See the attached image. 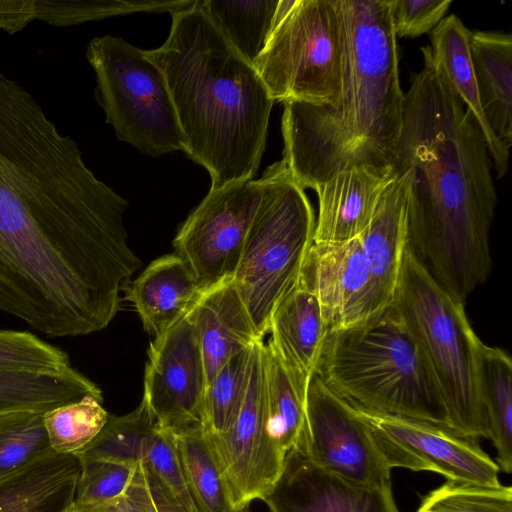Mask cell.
Segmentation results:
<instances>
[{
    "instance_id": "obj_3",
    "label": "cell",
    "mask_w": 512,
    "mask_h": 512,
    "mask_svg": "<svg viewBox=\"0 0 512 512\" xmlns=\"http://www.w3.org/2000/svg\"><path fill=\"white\" fill-rule=\"evenodd\" d=\"M341 28L340 91L334 102L284 103L283 160L303 188L366 169L391 178L404 92L390 0H335Z\"/></svg>"
},
{
    "instance_id": "obj_4",
    "label": "cell",
    "mask_w": 512,
    "mask_h": 512,
    "mask_svg": "<svg viewBox=\"0 0 512 512\" xmlns=\"http://www.w3.org/2000/svg\"><path fill=\"white\" fill-rule=\"evenodd\" d=\"M172 14L166 41L147 50L162 70L186 140V154L211 178L210 190L251 179L265 149L274 100L199 6Z\"/></svg>"
},
{
    "instance_id": "obj_35",
    "label": "cell",
    "mask_w": 512,
    "mask_h": 512,
    "mask_svg": "<svg viewBox=\"0 0 512 512\" xmlns=\"http://www.w3.org/2000/svg\"><path fill=\"white\" fill-rule=\"evenodd\" d=\"M416 512H512V487L447 480L421 499Z\"/></svg>"
},
{
    "instance_id": "obj_2",
    "label": "cell",
    "mask_w": 512,
    "mask_h": 512,
    "mask_svg": "<svg viewBox=\"0 0 512 512\" xmlns=\"http://www.w3.org/2000/svg\"><path fill=\"white\" fill-rule=\"evenodd\" d=\"M124 213L61 207L0 187V311L49 337L105 329L141 266Z\"/></svg>"
},
{
    "instance_id": "obj_34",
    "label": "cell",
    "mask_w": 512,
    "mask_h": 512,
    "mask_svg": "<svg viewBox=\"0 0 512 512\" xmlns=\"http://www.w3.org/2000/svg\"><path fill=\"white\" fill-rule=\"evenodd\" d=\"M73 369L69 355L35 334L0 330V371L62 374Z\"/></svg>"
},
{
    "instance_id": "obj_27",
    "label": "cell",
    "mask_w": 512,
    "mask_h": 512,
    "mask_svg": "<svg viewBox=\"0 0 512 512\" xmlns=\"http://www.w3.org/2000/svg\"><path fill=\"white\" fill-rule=\"evenodd\" d=\"M263 391L268 432L287 455L296 447L304 426L307 393L298 387L269 342L263 345Z\"/></svg>"
},
{
    "instance_id": "obj_17",
    "label": "cell",
    "mask_w": 512,
    "mask_h": 512,
    "mask_svg": "<svg viewBox=\"0 0 512 512\" xmlns=\"http://www.w3.org/2000/svg\"><path fill=\"white\" fill-rule=\"evenodd\" d=\"M268 341L298 387L308 392L324 351L329 328L303 270L297 283L273 311Z\"/></svg>"
},
{
    "instance_id": "obj_20",
    "label": "cell",
    "mask_w": 512,
    "mask_h": 512,
    "mask_svg": "<svg viewBox=\"0 0 512 512\" xmlns=\"http://www.w3.org/2000/svg\"><path fill=\"white\" fill-rule=\"evenodd\" d=\"M392 177H379L366 169H350L317 186L314 190L318 215L313 243L359 237L370 223Z\"/></svg>"
},
{
    "instance_id": "obj_23",
    "label": "cell",
    "mask_w": 512,
    "mask_h": 512,
    "mask_svg": "<svg viewBox=\"0 0 512 512\" xmlns=\"http://www.w3.org/2000/svg\"><path fill=\"white\" fill-rule=\"evenodd\" d=\"M471 31L461 19L451 14L441 20L431 34V45L425 49L434 66L477 120L494 161L498 178L508 170L509 150L490 130L481 107L470 53Z\"/></svg>"
},
{
    "instance_id": "obj_39",
    "label": "cell",
    "mask_w": 512,
    "mask_h": 512,
    "mask_svg": "<svg viewBox=\"0 0 512 512\" xmlns=\"http://www.w3.org/2000/svg\"><path fill=\"white\" fill-rule=\"evenodd\" d=\"M238 512H251V510H250V508H249V506H248V507H245V508L241 509V510H240V511H238Z\"/></svg>"
},
{
    "instance_id": "obj_37",
    "label": "cell",
    "mask_w": 512,
    "mask_h": 512,
    "mask_svg": "<svg viewBox=\"0 0 512 512\" xmlns=\"http://www.w3.org/2000/svg\"><path fill=\"white\" fill-rule=\"evenodd\" d=\"M451 4L452 0H390L396 37L414 38L433 31Z\"/></svg>"
},
{
    "instance_id": "obj_6",
    "label": "cell",
    "mask_w": 512,
    "mask_h": 512,
    "mask_svg": "<svg viewBox=\"0 0 512 512\" xmlns=\"http://www.w3.org/2000/svg\"><path fill=\"white\" fill-rule=\"evenodd\" d=\"M391 305L416 338L438 385L455 433L488 438L478 377L481 340L464 303L451 296L407 247Z\"/></svg>"
},
{
    "instance_id": "obj_26",
    "label": "cell",
    "mask_w": 512,
    "mask_h": 512,
    "mask_svg": "<svg viewBox=\"0 0 512 512\" xmlns=\"http://www.w3.org/2000/svg\"><path fill=\"white\" fill-rule=\"evenodd\" d=\"M478 377L485 409L489 439L497 451V465L512 472V361L503 349L478 347Z\"/></svg>"
},
{
    "instance_id": "obj_33",
    "label": "cell",
    "mask_w": 512,
    "mask_h": 512,
    "mask_svg": "<svg viewBox=\"0 0 512 512\" xmlns=\"http://www.w3.org/2000/svg\"><path fill=\"white\" fill-rule=\"evenodd\" d=\"M41 412L0 415V478L52 452Z\"/></svg>"
},
{
    "instance_id": "obj_16",
    "label": "cell",
    "mask_w": 512,
    "mask_h": 512,
    "mask_svg": "<svg viewBox=\"0 0 512 512\" xmlns=\"http://www.w3.org/2000/svg\"><path fill=\"white\" fill-rule=\"evenodd\" d=\"M270 512H400L392 489L346 481L291 449L275 484L263 499Z\"/></svg>"
},
{
    "instance_id": "obj_22",
    "label": "cell",
    "mask_w": 512,
    "mask_h": 512,
    "mask_svg": "<svg viewBox=\"0 0 512 512\" xmlns=\"http://www.w3.org/2000/svg\"><path fill=\"white\" fill-rule=\"evenodd\" d=\"M80 462L52 452L0 478V512H65L75 500Z\"/></svg>"
},
{
    "instance_id": "obj_13",
    "label": "cell",
    "mask_w": 512,
    "mask_h": 512,
    "mask_svg": "<svg viewBox=\"0 0 512 512\" xmlns=\"http://www.w3.org/2000/svg\"><path fill=\"white\" fill-rule=\"evenodd\" d=\"M371 427L391 468L430 471L448 481L499 486V467L477 439L411 418L353 406Z\"/></svg>"
},
{
    "instance_id": "obj_10",
    "label": "cell",
    "mask_w": 512,
    "mask_h": 512,
    "mask_svg": "<svg viewBox=\"0 0 512 512\" xmlns=\"http://www.w3.org/2000/svg\"><path fill=\"white\" fill-rule=\"evenodd\" d=\"M314 465L351 483L392 489L391 466L357 410L314 376L295 447Z\"/></svg>"
},
{
    "instance_id": "obj_18",
    "label": "cell",
    "mask_w": 512,
    "mask_h": 512,
    "mask_svg": "<svg viewBox=\"0 0 512 512\" xmlns=\"http://www.w3.org/2000/svg\"><path fill=\"white\" fill-rule=\"evenodd\" d=\"M187 314L198 338L206 387L230 358L263 340L250 319L232 277L202 290Z\"/></svg>"
},
{
    "instance_id": "obj_11",
    "label": "cell",
    "mask_w": 512,
    "mask_h": 512,
    "mask_svg": "<svg viewBox=\"0 0 512 512\" xmlns=\"http://www.w3.org/2000/svg\"><path fill=\"white\" fill-rule=\"evenodd\" d=\"M262 178L209 190L177 232L173 247L205 290L232 277L256 215Z\"/></svg>"
},
{
    "instance_id": "obj_9",
    "label": "cell",
    "mask_w": 512,
    "mask_h": 512,
    "mask_svg": "<svg viewBox=\"0 0 512 512\" xmlns=\"http://www.w3.org/2000/svg\"><path fill=\"white\" fill-rule=\"evenodd\" d=\"M254 68L274 101L334 102L342 69L335 0H294L275 24Z\"/></svg>"
},
{
    "instance_id": "obj_7",
    "label": "cell",
    "mask_w": 512,
    "mask_h": 512,
    "mask_svg": "<svg viewBox=\"0 0 512 512\" xmlns=\"http://www.w3.org/2000/svg\"><path fill=\"white\" fill-rule=\"evenodd\" d=\"M261 178V200L232 280L263 338L276 306L304 270L313 245L315 215L283 159Z\"/></svg>"
},
{
    "instance_id": "obj_8",
    "label": "cell",
    "mask_w": 512,
    "mask_h": 512,
    "mask_svg": "<svg viewBox=\"0 0 512 512\" xmlns=\"http://www.w3.org/2000/svg\"><path fill=\"white\" fill-rule=\"evenodd\" d=\"M85 55L95 73V98L119 140L153 157L186 152L165 76L147 50L105 35L91 39Z\"/></svg>"
},
{
    "instance_id": "obj_31",
    "label": "cell",
    "mask_w": 512,
    "mask_h": 512,
    "mask_svg": "<svg viewBox=\"0 0 512 512\" xmlns=\"http://www.w3.org/2000/svg\"><path fill=\"white\" fill-rule=\"evenodd\" d=\"M103 399L85 395L80 400L53 408L43 414L51 449L58 454L77 455L106 424L109 413Z\"/></svg>"
},
{
    "instance_id": "obj_30",
    "label": "cell",
    "mask_w": 512,
    "mask_h": 512,
    "mask_svg": "<svg viewBox=\"0 0 512 512\" xmlns=\"http://www.w3.org/2000/svg\"><path fill=\"white\" fill-rule=\"evenodd\" d=\"M158 429L154 416L141 401L136 409L125 415L109 414L100 433L76 456L137 466Z\"/></svg>"
},
{
    "instance_id": "obj_25",
    "label": "cell",
    "mask_w": 512,
    "mask_h": 512,
    "mask_svg": "<svg viewBox=\"0 0 512 512\" xmlns=\"http://www.w3.org/2000/svg\"><path fill=\"white\" fill-rule=\"evenodd\" d=\"M85 395L103 399L101 389L75 368L62 374L0 371V415L20 411L45 413Z\"/></svg>"
},
{
    "instance_id": "obj_28",
    "label": "cell",
    "mask_w": 512,
    "mask_h": 512,
    "mask_svg": "<svg viewBox=\"0 0 512 512\" xmlns=\"http://www.w3.org/2000/svg\"><path fill=\"white\" fill-rule=\"evenodd\" d=\"M198 4L238 54L254 66L274 28L279 0H198Z\"/></svg>"
},
{
    "instance_id": "obj_29",
    "label": "cell",
    "mask_w": 512,
    "mask_h": 512,
    "mask_svg": "<svg viewBox=\"0 0 512 512\" xmlns=\"http://www.w3.org/2000/svg\"><path fill=\"white\" fill-rule=\"evenodd\" d=\"M178 460L199 512H238L202 426L174 435Z\"/></svg>"
},
{
    "instance_id": "obj_12",
    "label": "cell",
    "mask_w": 512,
    "mask_h": 512,
    "mask_svg": "<svg viewBox=\"0 0 512 512\" xmlns=\"http://www.w3.org/2000/svg\"><path fill=\"white\" fill-rule=\"evenodd\" d=\"M263 345V340L253 345L246 391L230 427L220 434L204 431L237 511L254 500L263 501L280 476L286 458L266 426Z\"/></svg>"
},
{
    "instance_id": "obj_5",
    "label": "cell",
    "mask_w": 512,
    "mask_h": 512,
    "mask_svg": "<svg viewBox=\"0 0 512 512\" xmlns=\"http://www.w3.org/2000/svg\"><path fill=\"white\" fill-rule=\"evenodd\" d=\"M315 376L352 406L451 430L429 364L392 305L362 324L331 331Z\"/></svg>"
},
{
    "instance_id": "obj_19",
    "label": "cell",
    "mask_w": 512,
    "mask_h": 512,
    "mask_svg": "<svg viewBox=\"0 0 512 512\" xmlns=\"http://www.w3.org/2000/svg\"><path fill=\"white\" fill-rule=\"evenodd\" d=\"M392 176L370 223L359 235L378 312L393 301L408 247L407 178L400 173Z\"/></svg>"
},
{
    "instance_id": "obj_38",
    "label": "cell",
    "mask_w": 512,
    "mask_h": 512,
    "mask_svg": "<svg viewBox=\"0 0 512 512\" xmlns=\"http://www.w3.org/2000/svg\"><path fill=\"white\" fill-rule=\"evenodd\" d=\"M65 512H158L151 497L142 462L125 492L114 499L97 503L73 502Z\"/></svg>"
},
{
    "instance_id": "obj_1",
    "label": "cell",
    "mask_w": 512,
    "mask_h": 512,
    "mask_svg": "<svg viewBox=\"0 0 512 512\" xmlns=\"http://www.w3.org/2000/svg\"><path fill=\"white\" fill-rule=\"evenodd\" d=\"M421 51L424 68L404 93L392 174L407 178L408 247L464 303L491 272L497 195L477 120Z\"/></svg>"
},
{
    "instance_id": "obj_21",
    "label": "cell",
    "mask_w": 512,
    "mask_h": 512,
    "mask_svg": "<svg viewBox=\"0 0 512 512\" xmlns=\"http://www.w3.org/2000/svg\"><path fill=\"white\" fill-rule=\"evenodd\" d=\"M124 290L144 330L154 337L184 317L201 292L194 275L175 253L152 261Z\"/></svg>"
},
{
    "instance_id": "obj_36",
    "label": "cell",
    "mask_w": 512,
    "mask_h": 512,
    "mask_svg": "<svg viewBox=\"0 0 512 512\" xmlns=\"http://www.w3.org/2000/svg\"><path fill=\"white\" fill-rule=\"evenodd\" d=\"M78 459L80 472L74 501L79 503H97L119 497L127 489L137 468L103 459Z\"/></svg>"
},
{
    "instance_id": "obj_24",
    "label": "cell",
    "mask_w": 512,
    "mask_h": 512,
    "mask_svg": "<svg viewBox=\"0 0 512 512\" xmlns=\"http://www.w3.org/2000/svg\"><path fill=\"white\" fill-rule=\"evenodd\" d=\"M470 53L479 99L490 130L501 145L512 144V35L471 32Z\"/></svg>"
},
{
    "instance_id": "obj_15",
    "label": "cell",
    "mask_w": 512,
    "mask_h": 512,
    "mask_svg": "<svg viewBox=\"0 0 512 512\" xmlns=\"http://www.w3.org/2000/svg\"><path fill=\"white\" fill-rule=\"evenodd\" d=\"M304 272L329 333L362 324L380 313L359 237L313 243Z\"/></svg>"
},
{
    "instance_id": "obj_14",
    "label": "cell",
    "mask_w": 512,
    "mask_h": 512,
    "mask_svg": "<svg viewBox=\"0 0 512 512\" xmlns=\"http://www.w3.org/2000/svg\"><path fill=\"white\" fill-rule=\"evenodd\" d=\"M206 377L194 326L186 313L148 349L142 401L173 435L202 426Z\"/></svg>"
},
{
    "instance_id": "obj_32",
    "label": "cell",
    "mask_w": 512,
    "mask_h": 512,
    "mask_svg": "<svg viewBox=\"0 0 512 512\" xmlns=\"http://www.w3.org/2000/svg\"><path fill=\"white\" fill-rule=\"evenodd\" d=\"M253 345L230 358L206 387L202 404L206 433H223L232 424L246 391Z\"/></svg>"
}]
</instances>
